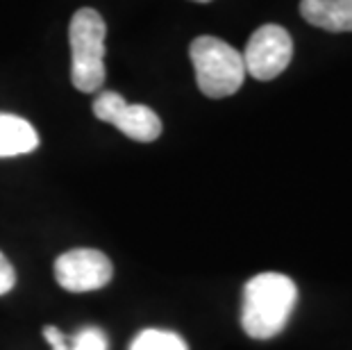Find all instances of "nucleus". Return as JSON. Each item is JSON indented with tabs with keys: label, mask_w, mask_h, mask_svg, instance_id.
Here are the masks:
<instances>
[{
	"label": "nucleus",
	"mask_w": 352,
	"mask_h": 350,
	"mask_svg": "<svg viewBox=\"0 0 352 350\" xmlns=\"http://www.w3.org/2000/svg\"><path fill=\"white\" fill-rule=\"evenodd\" d=\"M14 287H16V271L10 264V259L0 252V296L10 294Z\"/></svg>",
	"instance_id": "9b49d317"
},
{
	"label": "nucleus",
	"mask_w": 352,
	"mask_h": 350,
	"mask_svg": "<svg viewBox=\"0 0 352 350\" xmlns=\"http://www.w3.org/2000/svg\"><path fill=\"white\" fill-rule=\"evenodd\" d=\"M193 3H212V0H193Z\"/></svg>",
	"instance_id": "ddd939ff"
},
{
	"label": "nucleus",
	"mask_w": 352,
	"mask_h": 350,
	"mask_svg": "<svg viewBox=\"0 0 352 350\" xmlns=\"http://www.w3.org/2000/svg\"><path fill=\"white\" fill-rule=\"evenodd\" d=\"M39 146V135L34 125L16 114L0 111V157L28 155Z\"/></svg>",
	"instance_id": "6e6552de"
},
{
	"label": "nucleus",
	"mask_w": 352,
	"mask_h": 350,
	"mask_svg": "<svg viewBox=\"0 0 352 350\" xmlns=\"http://www.w3.org/2000/svg\"><path fill=\"white\" fill-rule=\"evenodd\" d=\"M298 300L296 282L284 273H259L243 287L241 325L252 339H271L287 327Z\"/></svg>",
	"instance_id": "f257e3e1"
},
{
	"label": "nucleus",
	"mask_w": 352,
	"mask_h": 350,
	"mask_svg": "<svg viewBox=\"0 0 352 350\" xmlns=\"http://www.w3.org/2000/svg\"><path fill=\"white\" fill-rule=\"evenodd\" d=\"M114 275L109 257L96 248H73L57 257L55 280L59 287L73 294L98 292L107 287Z\"/></svg>",
	"instance_id": "423d86ee"
},
{
	"label": "nucleus",
	"mask_w": 352,
	"mask_h": 350,
	"mask_svg": "<svg viewBox=\"0 0 352 350\" xmlns=\"http://www.w3.org/2000/svg\"><path fill=\"white\" fill-rule=\"evenodd\" d=\"M69 350H107V337L98 327H85L71 337Z\"/></svg>",
	"instance_id": "9d476101"
},
{
	"label": "nucleus",
	"mask_w": 352,
	"mask_h": 350,
	"mask_svg": "<svg viewBox=\"0 0 352 350\" xmlns=\"http://www.w3.org/2000/svg\"><path fill=\"white\" fill-rule=\"evenodd\" d=\"M300 14L327 32H352V0H302Z\"/></svg>",
	"instance_id": "0eeeda50"
},
{
	"label": "nucleus",
	"mask_w": 352,
	"mask_h": 350,
	"mask_svg": "<svg viewBox=\"0 0 352 350\" xmlns=\"http://www.w3.org/2000/svg\"><path fill=\"white\" fill-rule=\"evenodd\" d=\"M104 19L91 7H82L71 19V80L78 91H100L104 85Z\"/></svg>",
	"instance_id": "f03ea898"
},
{
	"label": "nucleus",
	"mask_w": 352,
	"mask_h": 350,
	"mask_svg": "<svg viewBox=\"0 0 352 350\" xmlns=\"http://www.w3.org/2000/svg\"><path fill=\"white\" fill-rule=\"evenodd\" d=\"M245 73L254 80H273L291 64L294 57V41L282 25L266 23L257 28L243 50Z\"/></svg>",
	"instance_id": "20e7f679"
},
{
	"label": "nucleus",
	"mask_w": 352,
	"mask_h": 350,
	"mask_svg": "<svg viewBox=\"0 0 352 350\" xmlns=\"http://www.w3.org/2000/svg\"><path fill=\"white\" fill-rule=\"evenodd\" d=\"M43 337H46V341L55 350H69V339H66L64 334L57 330V327L46 325V327H43Z\"/></svg>",
	"instance_id": "f8f14e48"
},
{
	"label": "nucleus",
	"mask_w": 352,
	"mask_h": 350,
	"mask_svg": "<svg viewBox=\"0 0 352 350\" xmlns=\"http://www.w3.org/2000/svg\"><path fill=\"white\" fill-rule=\"evenodd\" d=\"M130 350H189L186 341L168 330H144L134 337Z\"/></svg>",
	"instance_id": "1a4fd4ad"
},
{
	"label": "nucleus",
	"mask_w": 352,
	"mask_h": 350,
	"mask_svg": "<svg viewBox=\"0 0 352 350\" xmlns=\"http://www.w3.org/2000/svg\"><path fill=\"white\" fill-rule=\"evenodd\" d=\"M189 57L196 82L207 98H228L236 94L245 80L243 55L219 36H198L191 41Z\"/></svg>",
	"instance_id": "7ed1b4c3"
},
{
	"label": "nucleus",
	"mask_w": 352,
	"mask_h": 350,
	"mask_svg": "<svg viewBox=\"0 0 352 350\" xmlns=\"http://www.w3.org/2000/svg\"><path fill=\"white\" fill-rule=\"evenodd\" d=\"M94 114L104 123H111L125 137L141 144H151L162 135V118L151 107L127 102L116 91H100L94 100Z\"/></svg>",
	"instance_id": "39448f33"
}]
</instances>
